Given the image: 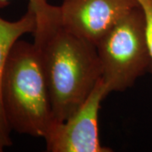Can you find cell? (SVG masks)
Segmentation results:
<instances>
[{"label": "cell", "instance_id": "cell-7", "mask_svg": "<svg viewBox=\"0 0 152 152\" xmlns=\"http://www.w3.org/2000/svg\"><path fill=\"white\" fill-rule=\"evenodd\" d=\"M137 2L144 15L145 27H146L147 38H148V42H149L152 57V0H137Z\"/></svg>", "mask_w": 152, "mask_h": 152}, {"label": "cell", "instance_id": "cell-8", "mask_svg": "<svg viewBox=\"0 0 152 152\" xmlns=\"http://www.w3.org/2000/svg\"><path fill=\"white\" fill-rule=\"evenodd\" d=\"M10 0H0V9L4 8L7 5H9ZM29 3H31L33 4H42V3H46L48 2V0H28Z\"/></svg>", "mask_w": 152, "mask_h": 152}, {"label": "cell", "instance_id": "cell-4", "mask_svg": "<svg viewBox=\"0 0 152 152\" xmlns=\"http://www.w3.org/2000/svg\"><path fill=\"white\" fill-rule=\"evenodd\" d=\"M109 92L102 79L84 103L63 122L53 124L43 139L49 152H111L99 139L101 104Z\"/></svg>", "mask_w": 152, "mask_h": 152}, {"label": "cell", "instance_id": "cell-1", "mask_svg": "<svg viewBox=\"0 0 152 152\" xmlns=\"http://www.w3.org/2000/svg\"><path fill=\"white\" fill-rule=\"evenodd\" d=\"M31 4L36 12L33 46L55 120L63 122L84 103L102 79L96 46L64 26L58 6L48 2Z\"/></svg>", "mask_w": 152, "mask_h": 152}, {"label": "cell", "instance_id": "cell-3", "mask_svg": "<svg viewBox=\"0 0 152 152\" xmlns=\"http://www.w3.org/2000/svg\"><path fill=\"white\" fill-rule=\"evenodd\" d=\"M102 80L109 93L124 91L151 70L152 57L140 6L117 22L96 44Z\"/></svg>", "mask_w": 152, "mask_h": 152}, {"label": "cell", "instance_id": "cell-2", "mask_svg": "<svg viewBox=\"0 0 152 152\" xmlns=\"http://www.w3.org/2000/svg\"><path fill=\"white\" fill-rule=\"evenodd\" d=\"M1 96L11 130L45 137L56 120L33 43L18 40L14 44L3 75Z\"/></svg>", "mask_w": 152, "mask_h": 152}, {"label": "cell", "instance_id": "cell-5", "mask_svg": "<svg viewBox=\"0 0 152 152\" xmlns=\"http://www.w3.org/2000/svg\"><path fill=\"white\" fill-rule=\"evenodd\" d=\"M138 6L137 0H64L58 10L67 30L96 46L117 22Z\"/></svg>", "mask_w": 152, "mask_h": 152}, {"label": "cell", "instance_id": "cell-6", "mask_svg": "<svg viewBox=\"0 0 152 152\" xmlns=\"http://www.w3.org/2000/svg\"><path fill=\"white\" fill-rule=\"evenodd\" d=\"M35 26L36 12L30 3L26 14L18 20L10 21L0 17V152L12 145L10 137L12 130L6 119L1 96L2 79L7 58L14 44L23 35L32 33Z\"/></svg>", "mask_w": 152, "mask_h": 152}]
</instances>
